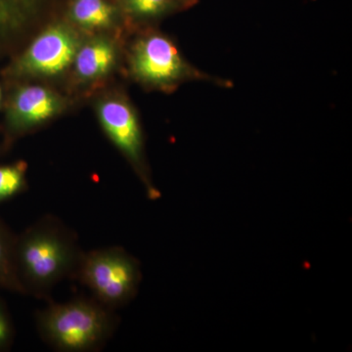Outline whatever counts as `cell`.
I'll list each match as a JSON object with an SVG mask.
<instances>
[{
  "label": "cell",
  "instance_id": "ba28073f",
  "mask_svg": "<svg viewBox=\"0 0 352 352\" xmlns=\"http://www.w3.org/2000/svg\"><path fill=\"white\" fill-rule=\"evenodd\" d=\"M47 0H0V56L41 14Z\"/></svg>",
  "mask_w": 352,
  "mask_h": 352
},
{
  "label": "cell",
  "instance_id": "30bf717a",
  "mask_svg": "<svg viewBox=\"0 0 352 352\" xmlns=\"http://www.w3.org/2000/svg\"><path fill=\"white\" fill-rule=\"evenodd\" d=\"M69 17L85 29H106L115 23L117 9L107 0H74Z\"/></svg>",
  "mask_w": 352,
  "mask_h": 352
},
{
  "label": "cell",
  "instance_id": "5b68a950",
  "mask_svg": "<svg viewBox=\"0 0 352 352\" xmlns=\"http://www.w3.org/2000/svg\"><path fill=\"white\" fill-rule=\"evenodd\" d=\"M132 73L143 82L168 87L192 75L173 41L162 34L139 39L132 50Z\"/></svg>",
  "mask_w": 352,
  "mask_h": 352
},
{
  "label": "cell",
  "instance_id": "2e32d148",
  "mask_svg": "<svg viewBox=\"0 0 352 352\" xmlns=\"http://www.w3.org/2000/svg\"><path fill=\"white\" fill-rule=\"evenodd\" d=\"M185 1H187V2H191L192 0H185Z\"/></svg>",
  "mask_w": 352,
  "mask_h": 352
},
{
  "label": "cell",
  "instance_id": "277c9868",
  "mask_svg": "<svg viewBox=\"0 0 352 352\" xmlns=\"http://www.w3.org/2000/svg\"><path fill=\"white\" fill-rule=\"evenodd\" d=\"M80 43L78 34L66 25L48 28L7 71L9 76H56L68 69Z\"/></svg>",
  "mask_w": 352,
  "mask_h": 352
},
{
  "label": "cell",
  "instance_id": "9c48e42d",
  "mask_svg": "<svg viewBox=\"0 0 352 352\" xmlns=\"http://www.w3.org/2000/svg\"><path fill=\"white\" fill-rule=\"evenodd\" d=\"M116 58V47L110 39L98 38L80 44L74 59L76 76L83 80L101 78L112 69Z\"/></svg>",
  "mask_w": 352,
  "mask_h": 352
},
{
  "label": "cell",
  "instance_id": "7c38bea8",
  "mask_svg": "<svg viewBox=\"0 0 352 352\" xmlns=\"http://www.w3.org/2000/svg\"><path fill=\"white\" fill-rule=\"evenodd\" d=\"M25 162L0 166V203L11 200L27 189Z\"/></svg>",
  "mask_w": 352,
  "mask_h": 352
},
{
  "label": "cell",
  "instance_id": "3957f363",
  "mask_svg": "<svg viewBox=\"0 0 352 352\" xmlns=\"http://www.w3.org/2000/svg\"><path fill=\"white\" fill-rule=\"evenodd\" d=\"M75 278L97 302L113 310L136 295L141 272L133 256L122 248L111 247L83 252Z\"/></svg>",
  "mask_w": 352,
  "mask_h": 352
},
{
  "label": "cell",
  "instance_id": "52a82bcc",
  "mask_svg": "<svg viewBox=\"0 0 352 352\" xmlns=\"http://www.w3.org/2000/svg\"><path fill=\"white\" fill-rule=\"evenodd\" d=\"M64 100L48 88L39 85L18 87L6 108V131L9 138L19 135L52 119L64 109Z\"/></svg>",
  "mask_w": 352,
  "mask_h": 352
},
{
  "label": "cell",
  "instance_id": "8992f818",
  "mask_svg": "<svg viewBox=\"0 0 352 352\" xmlns=\"http://www.w3.org/2000/svg\"><path fill=\"white\" fill-rule=\"evenodd\" d=\"M97 113L108 138L138 171L149 199H159V191L146 175L142 133L131 105L120 98L104 99L97 106Z\"/></svg>",
  "mask_w": 352,
  "mask_h": 352
},
{
  "label": "cell",
  "instance_id": "8fae6325",
  "mask_svg": "<svg viewBox=\"0 0 352 352\" xmlns=\"http://www.w3.org/2000/svg\"><path fill=\"white\" fill-rule=\"evenodd\" d=\"M15 242L16 236L0 219V289L24 295L16 274Z\"/></svg>",
  "mask_w": 352,
  "mask_h": 352
},
{
  "label": "cell",
  "instance_id": "7a4b0ae2",
  "mask_svg": "<svg viewBox=\"0 0 352 352\" xmlns=\"http://www.w3.org/2000/svg\"><path fill=\"white\" fill-rule=\"evenodd\" d=\"M41 338L62 352H90L101 349L116 328L113 310L95 298L51 303L36 316Z\"/></svg>",
  "mask_w": 352,
  "mask_h": 352
},
{
  "label": "cell",
  "instance_id": "9a60e30c",
  "mask_svg": "<svg viewBox=\"0 0 352 352\" xmlns=\"http://www.w3.org/2000/svg\"><path fill=\"white\" fill-rule=\"evenodd\" d=\"M2 100V94H1V88H0V105H1Z\"/></svg>",
  "mask_w": 352,
  "mask_h": 352
},
{
  "label": "cell",
  "instance_id": "5bb4252c",
  "mask_svg": "<svg viewBox=\"0 0 352 352\" xmlns=\"http://www.w3.org/2000/svg\"><path fill=\"white\" fill-rule=\"evenodd\" d=\"M14 340V326L10 314L0 300V351L10 349Z\"/></svg>",
  "mask_w": 352,
  "mask_h": 352
},
{
  "label": "cell",
  "instance_id": "6da1fadb",
  "mask_svg": "<svg viewBox=\"0 0 352 352\" xmlns=\"http://www.w3.org/2000/svg\"><path fill=\"white\" fill-rule=\"evenodd\" d=\"M83 252L73 232L45 217L16 237L15 270L24 295L45 298L62 280L75 277Z\"/></svg>",
  "mask_w": 352,
  "mask_h": 352
},
{
  "label": "cell",
  "instance_id": "4fadbf2b",
  "mask_svg": "<svg viewBox=\"0 0 352 352\" xmlns=\"http://www.w3.org/2000/svg\"><path fill=\"white\" fill-rule=\"evenodd\" d=\"M122 2L124 10L134 17L152 18L170 10L176 0H122Z\"/></svg>",
  "mask_w": 352,
  "mask_h": 352
}]
</instances>
